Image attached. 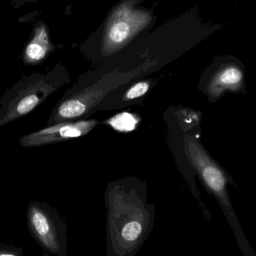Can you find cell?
I'll return each instance as SVG.
<instances>
[{"label": "cell", "mask_w": 256, "mask_h": 256, "mask_svg": "<svg viewBox=\"0 0 256 256\" xmlns=\"http://www.w3.org/2000/svg\"><path fill=\"white\" fill-rule=\"evenodd\" d=\"M106 256H135L154 227L155 208L135 189L110 188L105 196Z\"/></svg>", "instance_id": "obj_1"}, {"label": "cell", "mask_w": 256, "mask_h": 256, "mask_svg": "<svg viewBox=\"0 0 256 256\" xmlns=\"http://www.w3.org/2000/svg\"><path fill=\"white\" fill-rule=\"evenodd\" d=\"M70 81L67 70L60 66L46 74H33L18 81L0 100V128L28 115Z\"/></svg>", "instance_id": "obj_2"}, {"label": "cell", "mask_w": 256, "mask_h": 256, "mask_svg": "<svg viewBox=\"0 0 256 256\" xmlns=\"http://www.w3.org/2000/svg\"><path fill=\"white\" fill-rule=\"evenodd\" d=\"M27 219L30 234L47 254L67 256V224L55 208L45 202H30Z\"/></svg>", "instance_id": "obj_3"}, {"label": "cell", "mask_w": 256, "mask_h": 256, "mask_svg": "<svg viewBox=\"0 0 256 256\" xmlns=\"http://www.w3.org/2000/svg\"><path fill=\"white\" fill-rule=\"evenodd\" d=\"M150 20L148 14L135 10L129 6L119 8L111 16L104 34L102 50L111 54L121 48Z\"/></svg>", "instance_id": "obj_4"}, {"label": "cell", "mask_w": 256, "mask_h": 256, "mask_svg": "<svg viewBox=\"0 0 256 256\" xmlns=\"http://www.w3.org/2000/svg\"><path fill=\"white\" fill-rule=\"evenodd\" d=\"M97 124V120H82L47 126L21 137L19 144L24 148H35L68 141L87 135Z\"/></svg>", "instance_id": "obj_5"}, {"label": "cell", "mask_w": 256, "mask_h": 256, "mask_svg": "<svg viewBox=\"0 0 256 256\" xmlns=\"http://www.w3.org/2000/svg\"><path fill=\"white\" fill-rule=\"evenodd\" d=\"M52 50L48 28L45 24H40L36 27L33 38L24 50V63L29 66L39 64L47 58Z\"/></svg>", "instance_id": "obj_6"}, {"label": "cell", "mask_w": 256, "mask_h": 256, "mask_svg": "<svg viewBox=\"0 0 256 256\" xmlns=\"http://www.w3.org/2000/svg\"><path fill=\"white\" fill-rule=\"evenodd\" d=\"M243 74L234 66L221 69L209 84V92L213 97L218 98L226 90L237 91L241 86Z\"/></svg>", "instance_id": "obj_7"}, {"label": "cell", "mask_w": 256, "mask_h": 256, "mask_svg": "<svg viewBox=\"0 0 256 256\" xmlns=\"http://www.w3.org/2000/svg\"><path fill=\"white\" fill-rule=\"evenodd\" d=\"M138 120L136 116L129 112H124L110 118L107 124L116 130L120 132H130L136 128Z\"/></svg>", "instance_id": "obj_8"}, {"label": "cell", "mask_w": 256, "mask_h": 256, "mask_svg": "<svg viewBox=\"0 0 256 256\" xmlns=\"http://www.w3.org/2000/svg\"><path fill=\"white\" fill-rule=\"evenodd\" d=\"M150 88L147 82H140L129 88L124 97L125 100H133L145 94Z\"/></svg>", "instance_id": "obj_9"}, {"label": "cell", "mask_w": 256, "mask_h": 256, "mask_svg": "<svg viewBox=\"0 0 256 256\" xmlns=\"http://www.w3.org/2000/svg\"><path fill=\"white\" fill-rule=\"evenodd\" d=\"M0 256H18V251L9 249L6 246H0Z\"/></svg>", "instance_id": "obj_10"}, {"label": "cell", "mask_w": 256, "mask_h": 256, "mask_svg": "<svg viewBox=\"0 0 256 256\" xmlns=\"http://www.w3.org/2000/svg\"><path fill=\"white\" fill-rule=\"evenodd\" d=\"M38 256H50L49 254H47V252H45V254H42V255H39Z\"/></svg>", "instance_id": "obj_11"}]
</instances>
